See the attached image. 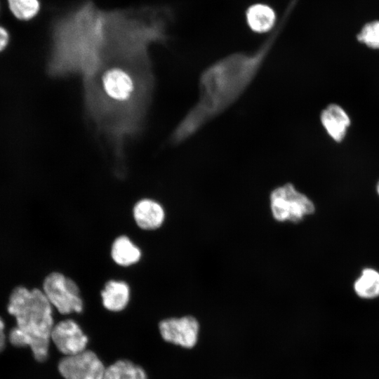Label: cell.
<instances>
[{
  "label": "cell",
  "instance_id": "6da1fadb",
  "mask_svg": "<svg viewBox=\"0 0 379 379\" xmlns=\"http://www.w3.org/2000/svg\"><path fill=\"white\" fill-rule=\"evenodd\" d=\"M298 1L288 2L275 27L255 50L230 53L203 70L198 100L174 130L172 142L180 143L192 137L241 98L266 61Z\"/></svg>",
  "mask_w": 379,
  "mask_h": 379
},
{
  "label": "cell",
  "instance_id": "8fae6325",
  "mask_svg": "<svg viewBox=\"0 0 379 379\" xmlns=\"http://www.w3.org/2000/svg\"><path fill=\"white\" fill-rule=\"evenodd\" d=\"M246 20L250 29L258 34L270 33L277 23V15L270 6L257 3L246 11Z\"/></svg>",
  "mask_w": 379,
  "mask_h": 379
},
{
  "label": "cell",
  "instance_id": "e0dca14e",
  "mask_svg": "<svg viewBox=\"0 0 379 379\" xmlns=\"http://www.w3.org/2000/svg\"><path fill=\"white\" fill-rule=\"evenodd\" d=\"M9 36L6 29L0 26V51L6 48L8 43Z\"/></svg>",
  "mask_w": 379,
  "mask_h": 379
},
{
  "label": "cell",
  "instance_id": "52a82bcc",
  "mask_svg": "<svg viewBox=\"0 0 379 379\" xmlns=\"http://www.w3.org/2000/svg\"><path fill=\"white\" fill-rule=\"evenodd\" d=\"M51 338L58 350L66 356L86 350L88 338L79 324L72 319H65L54 325Z\"/></svg>",
  "mask_w": 379,
  "mask_h": 379
},
{
  "label": "cell",
  "instance_id": "4fadbf2b",
  "mask_svg": "<svg viewBox=\"0 0 379 379\" xmlns=\"http://www.w3.org/2000/svg\"><path fill=\"white\" fill-rule=\"evenodd\" d=\"M104 379H147L145 371L128 360H119L105 369Z\"/></svg>",
  "mask_w": 379,
  "mask_h": 379
},
{
  "label": "cell",
  "instance_id": "8992f818",
  "mask_svg": "<svg viewBox=\"0 0 379 379\" xmlns=\"http://www.w3.org/2000/svg\"><path fill=\"white\" fill-rule=\"evenodd\" d=\"M159 328L164 340L191 348L197 341L199 325L194 317L185 316L165 319L159 322Z\"/></svg>",
  "mask_w": 379,
  "mask_h": 379
},
{
  "label": "cell",
  "instance_id": "7c38bea8",
  "mask_svg": "<svg viewBox=\"0 0 379 379\" xmlns=\"http://www.w3.org/2000/svg\"><path fill=\"white\" fill-rule=\"evenodd\" d=\"M110 256L120 267H130L137 264L142 258L141 249L126 235L117 237L112 243Z\"/></svg>",
  "mask_w": 379,
  "mask_h": 379
},
{
  "label": "cell",
  "instance_id": "9a60e30c",
  "mask_svg": "<svg viewBox=\"0 0 379 379\" xmlns=\"http://www.w3.org/2000/svg\"><path fill=\"white\" fill-rule=\"evenodd\" d=\"M8 2L12 13L22 20H31L40 9L39 0H8Z\"/></svg>",
  "mask_w": 379,
  "mask_h": 379
},
{
  "label": "cell",
  "instance_id": "2e32d148",
  "mask_svg": "<svg viewBox=\"0 0 379 379\" xmlns=\"http://www.w3.org/2000/svg\"><path fill=\"white\" fill-rule=\"evenodd\" d=\"M359 41L374 49H379V21L366 24L357 35Z\"/></svg>",
  "mask_w": 379,
  "mask_h": 379
},
{
  "label": "cell",
  "instance_id": "277c9868",
  "mask_svg": "<svg viewBox=\"0 0 379 379\" xmlns=\"http://www.w3.org/2000/svg\"><path fill=\"white\" fill-rule=\"evenodd\" d=\"M42 291L60 314L81 313L84 301L76 281L60 272H52L44 279Z\"/></svg>",
  "mask_w": 379,
  "mask_h": 379
},
{
  "label": "cell",
  "instance_id": "9c48e42d",
  "mask_svg": "<svg viewBox=\"0 0 379 379\" xmlns=\"http://www.w3.org/2000/svg\"><path fill=\"white\" fill-rule=\"evenodd\" d=\"M103 307L110 312H121L128 305L131 298L128 284L121 279H109L100 291Z\"/></svg>",
  "mask_w": 379,
  "mask_h": 379
},
{
  "label": "cell",
  "instance_id": "ba28073f",
  "mask_svg": "<svg viewBox=\"0 0 379 379\" xmlns=\"http://www.w3.org/2000/svg\"><path fill=\"white\" fill-rule=\"evenodd\" d=\"M132 215L136 225L145 231L158 230L166 219V212L162 205L149 198L137 201L133 205Z\"/></svg>",
  "mask_w": 379,
  "mask_h": 379
},
{
  "label": "cell",
  "instance_id": "d6986e66",
  "mask_svg": "<svg viewBox=\"0 0 379 379\" xmlns=\"http://www.w3.org/2000/svg\"><path fill=\"white\" fill-rule=\"evenodd\" d=\"M377 191H378V193L379 194V182H378V185H377Z\"/></svg>",
  "mask_w": 379,
  "mask_h": 379
},
{
  "label": "cell",
  "instance_id": "3957f363",
  "mask_svg": "<svg viewBox=\"0 0 379 379\" xmlns=\"http://www.w3.org/2000/svg\"><path fill=\"white\" fill-rule=\"evenodd\" d=\"M270 208L273 218L280 222L298 223L315 211L314 204L311 199L291 182L272 190Z\"/></svg>",
  "mask_w": 379,
  "mask_h": 379
},
{
  "label": "cell",
  "instance_id": "5b68a950",
  "mask_svg": "<svg viewBox=\"0 0 379 379\" xmlns=\"http://www.w3.org/2000/svg\"><path fill=\"white\" fill-rule=\"evenodd\" d=\"M105 368L98 356L90 350L66 356L58 370L65 379H104Z\"/></svg>",
  "mask_w": 379,
  "mask_h": 379
},
{
  "label": "cell",
  "instance_id": "ac0fdd59",
  "mask_svg": "<svg viewBox=\"0 0 379 379\" xmlns=\"http://www.w3.org/2000/svg\"><path fill=\"white\" fill-rule=\"evenodd\" d=\"M4 331V322L3 319L0 317V352L2 351L5 345L6 337H5Z\"/></svg>",
  "mask_w": 379,
  "mask_h": 379
},
{
  "label": "cell",
  "instance_id": "7a4b0ae2",
  "mask_svg": "<svg viewBox=\"0 0 379 379\" xmlns=\"http://www.w3.org/2000/svg\"><path fill=\"white\" fill-rule=\"evenodd\" d=\"M52 305L42 290L19 286L13 288L8 312L15 317L17 325L9 334L11 343L29 346L39 361L47 359L49 340L54 326Z\"/></svg>",
  "mask_w": 379,
  "mask_h": 379
},
{
  "label": "cell",
  "instance_id": "30bf717a",
  "mask_svg": "<svg viewBox=\"0 0 379 379\" xmlns=\"http://www.w3.org/2000/svg\"><path fill=\"white\" fill-rule=\"evenodd\" d=\"M321 123L329 135L336 142H341L350 126V119L340 105L331 104L320 114Z\"/></svg>",
  "mask_w": 379,
  "mask_h": 379
},
{
  "label": "cell",
  "instance_id": "5bb4252c",
  "mask_svg": "<svg viewBox=\"0 0 379 379\" xmlns=\"http://www.w3.org/2000/svg\"><path fill=\"white\" fill-rule=\"evenodd\" d=\"M356 293L363 298H373L379 295V273L371 268L363 270L354 284Z\"/></svg>",
  "mask_w": 379,
  "mask_h": 379
}]
</instances>
